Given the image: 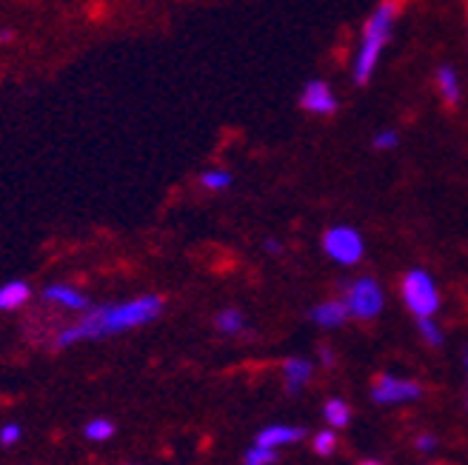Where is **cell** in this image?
<instances>
[{"label": "cell", "mask_w": 468, "mask_h": 465, "mask_svg": "<svg viewBox=\"0 0 468 465\" xmlns=\"http://www.w3.org/2000/svg\"><path fill=\"white\" fill-rule=\"evenodd\" d=\"M32 297V286L27 280H9L0 286V312H17Z\"/></svg>", "instance_id": "obj_9"}, {"label": "cell", "mask_w": 468, "mask_h": 465, "mask_svg": "<svg viewBox=\"0 0 468 465\" xmlns=\"http://www.w3.org/2000/svg\"><path fill=\"white\" fill-rule=\"evenodd\" d=\"M363 238L357 228L351 226H332L323 235V251L340 266H355L363 258Z\"/></svg>", "instance_id": "obj_4"}, {"label": "cell", "mask_w": 468, "mask_h": 465, "mask_svg": "<svg viewBox=\"0 0 468 465\" xmlns=\"http://www.w3.org/2000/svg\"><path fill=\"white\" fill-rule=\"evenodd\" d=\"M363 465H378V462H363Z\"/></svg>", "instance_id": "obj_27"}, {"label": "cell", "mask_w": 468, "mask_h": 465, "mask_svg": "<svg viewBox=\"0 0 468 465\" xmlns=\"http://www.w3.org/2000/svg\"><path fill=\"white\" fill-rule=\"evenodd\" d=\"M215 325H218V332H223V334H240L246 329V317H243L240 309H223L215 317Z\"/></svg>", "instance_id": "obj_14"}, {"label": "cell", "mask_w": 468, "mask_h": 465, "mask_svg": "<svg viewBox=\"0 0 468 465\" xmlns=\"http://www.w3.org/2000/svg\"><path fill=\"white\" fill-rule=\"evenodd\" d=\"M335 446H337V439H335L332 431H320V434L314 437V451H317V454H332Z\"/></svg>", "instance_id": "obj_20"}, {"label": "cell", "mask_w": 468, "mask_h": 465, "mask_svg": "<svg viewBox=\"0 0 468 465\" xmlns=\"http://www.w3.org/2000/svg\"><path fill=\"white\" fill-rule=\"evenodd\" d=\"M23 437V428L17 426V423H6L4 428H0V446H15L17 443V439Z\"/></svg>", "instance_id": "obj_21"}, {"label": "cell", "mask_w": 468, "mask_h": 465, "mask_svg": "<svg viewBox=\"0 0 468 465\" xmlns=\"http://www.w3.org/2000/svg\"><path fill=\"white\" fill-rule=\"evenodd\" d=\"M86 439H91V443H106V439L114 437V423L112 420H103V417H98V420H89L86 423Z\"/></svg>", "instance_id": "obj_16"}, {"label": "cell", "mask_w": 468, "mask_h": 465, "mask_svg": "<svg viewBox=\"0 0 468 465\" xmlns=\"http://www.w3.org/2000/svg\"><path fill=\"white\" fill-rule=\"evenodd\" d=\"M394 146H397V132L386 129L374 134V149H394Z\"/></svg>", "instance_id": "obj_22"}, {"label": "cell", "mask_w": 468, "mask_h": 465, "mask_svg": "<svg viewBox=\"0 0 468 465\" xmlns=\"http://www.w3.org/2000/svg\"><path fill=\"white\" fill-rule=\"evenodd\" d=\"M263 248H266L269 254H280V251H283V246H280V240H274V238H269V240L263 243Z\"/></svg>", "instance_id": "obj_24"}, {"label": "cell", "mask_w": 468, "mask_h": 465, "mask_svg": "<svg viewBox=\"0 0 468 465\" xmlns=\"http://www.w3.org/2000/svg\"><path fill=\"white\" fill-rule=\"evenodd\" d=\"M9 40H15V32L12 29H0V43H9Z\"/></svg>", "instance_id": "obj_25"}, {"label": "cell", "mask_w": 468, "mask_h": 465, "mask_svg": "<svg viewBox=\"0 0 468 465\" xmlns=\"http://www.w3.org/2000/svg\"><path fill=\"white\" fill-rule=\"evenodd\" d=\"M303 428H289V426H269L257 434L254 446H263V449H277V446H289V443H297L303 439Z\"/></svg>", "instance_id": "obj_10"}, {"label": "cell", "mask_w": 468, "mask_h": 465, "mask_svg": "<svg viewBox=\"0 0 468 465\" xmlns=\"http://www.w3.org/2000/svg\"><path fill=\"white\" fill-rule=\"evenodd\" d=\"M320 360H323L325 365H332V360H335V357H332V352H329V348H323V352H320Z\"/></svg>", "instance_id": "obj_26"}, {"label": "cell", "mask_w": 468, "mask_h": 465, "mask_svg": "<svg viewBox=\"0 0 468 465\" xmlns=\"http://www.w3.org/2000/svg\"><path fill=\"white\" fill-rule=\"evenodd\" d=\"M397 6L394 0H386L378 9L371 12L366 29H363V40H360V49H357V58H355V83L363 86L368 83L374 66H378L386 43L391 37V29H394V17H397Z\"/></svg>", "instance_id": "obj_2"}, {"label": "cell", "mask_w": 468, "mask_h": 465, "mask_svg": "<svg viewBox=\"0 0 468 465\" xmlns=\"http://www.w3.org/2000/svg\"><path fill=\"white\" fill-rule=\"evenodd\" d=\"M465 368H468V357H465Z\"/></svg>", "instance_id": "obj_28"}, {"label": "cell", "mask_w": 468, "mask_h": 465, "mask_svg": "<svg viewBox=\"0 0 468 465\" xmlns=\"http://www.w3.org/2000/svg\"><path fill=\"white\" fill-rule=\"evenodd\" d=\"M166 303H163L160 294H140L132 300H123V303H106V306H95L86 309L80 314V320H75L72 325L58 332L55 345L58 348H69L78 343H89V340H106L114 334H123L132 329H144V325L154 322Z\"/></svg>", "instance_id": "obj_1"}, {"label": "cell", "mask_w": 468, "mask_h": 465, "mask_svg": "<svg viewBox=\"0 0 468 465\" xmlns=\"http://www.w3.org/2000/svg\"><path fill=\"white\" fill-rule=\"evenodd\" d=\"M277 460L274 449H263V446H254L246 451V465H271Z\"/></svg>", "instance_id": "obj_18"}, {"label": "cell", "mask_w": 468, "mask_h": 465, "mask_svg": "<svg viewBox=\"0 0 468 465\" xmlns=\"http://www.w3.org/2000/svg\"><path fill=\"white\" fill-rule=\"evenodd\" d=\"M423 388L411 380H397V377H388L383 375L378 383H374V391L371 397L378 403H409V400H417Z\"/></svg>", "instance_id": "obj_6"}, {"label": "cell", "mask_w": 468, "mask_h": 465, "mask_svg": "<svg viewBox=\"0 0 468 465\" xmlns=\"http://www.w3.org/2000/svg\"><path fill=\"white\" fill-rule=\"evenodd\" d=\"M283 375H286V388L292 394H297L303 386L309 383V377H312V363L303 360V357H292V360L283 363Z\"/></svg>", "instance_id": "obj_12"}, {"label": "cell", "mask_w": 468, "mask_h": 465, "mask_svg": "<svg viewBox=\"0 0 468 465\" xmlns=\"http://www.w3.org/2000/svg\"><path fill=\"white\" fill-rule=\"evenodd\" d=\"M43 300H46V303H55V306L66 309V312H80L83 314L86 309H91V300L80 289L69 286V283H52V286H46L43 289Z\"/></svg>", "instance_id": "obj_8"}, {"label": "cell", "mask_w": 468, "mask_h": 465, "mask_svg": "<svg viewBox=\"0 0 468 465\" xmlns=\"http://www.w3.org/2000/svg\"><path fill=\"white\" fill-rule=\"evenodd\" d=\"M420 334L426 337L429 345H440V343H442V334H440V329L434 325L431 317H420Z\"/></svg>", "instance_id": "obj_19"}, {"label": "cell", "mask_w": 468, "mask_h": 465, "mask_svg": "<svg viewBox=\"0 0 468 465\" xmlns=\"http://www.w3.org/2000/svg\"><path fill=\"white\" fill-rule=\"evenodd\" d=\"M300 106L312 114H332V111H337V98L325 80H309L306 86H303Z\"/></svg>", "instance_id": "obj_7"}, {"label": "cell", "mask_w": 468, "mask_h": 465, "mask_svg": "<svg viewBox=\"0 0 468 465\" xmlns=\"http://www.w3.org/2000/svg\"><path fill=\"white\" fill-rule=\"evenodd\" d=\"M417 449H420V451H431V449H434V437H431V434H423V437L417 439Z\"/></svg>", "instance_id": "obj_23"}, {"label": "cell", "mask_w": 468, "mask_h": 465, "mask_svg": "<svg viewBox=\"0 0 468 465\" xmlns=\"http://www.w3.org/2000/svg\"><path fill=\"white\" fill-rule=\"evenodd\" d=\"M403 300L406 306L417 314V317H431L440 306V294H437V286L429 277V271L423 269H414L406 274L403 280Z\"/></svg>", "instance_id": "obj_3"}, {"label": "cell", "mask_w": 468, "mask_h": 465, "mask_svg": "<svg viewBox=\"0 0 468 465\" xmlns=\"http://www.w3.org/2000/svg\"><path fill=\"white\" fill-rule=\"evenodd\" d=\"M343 303H346L348 314H355L357 320H371L383 309V289L374 283L371 277H360V280L346 286Z\"/></svg>", "instance_id": "obj_5"}, {"label": "cell", "mask_w": 468, "mask_h": 465, "mask_svg": "<svg viewBox=\"0 0 468 465\" xmlns=\"http://www.w3.org/2000/svg\"><path fill=\"white\" fill-rule=\"evenodd\" d=\"M231 183H234V177L226 169H206L200 174V185L206 192H226V189H231Z\"/></svg>", "instance_id": "obj_15"}, {"label": "cell", "mask_w": 468, "mask_h": 465, "mask_svg": "<svg viewBox=\"0 0 468 465\" xmlns=\"http://www.w3.org/2000/svg\"><path fill=\"white\" fill-rule=\"evenodd\" d=\"M437 86L442 91V98H446V103H460V83H457V75L452 66H440L437 72Z\"/></svg>", "instance_id": "obj_13"}, {"label": "cell", "mask_w": 468, "mask_h": 465, "mask_svg": "<svg viewBox=\"0 0 468 465\" xmlns=\"http://www.w3.org/2000/svg\"><path fill=\"white\" fill-rule=\"evenodd\" d=\"M348 317V309L343 300H329V303H320L312 309V320L323 329H335V325H343Z\"/></svg>", "instance_id": "obj_11"}, {"label": "cell", "mask_w": 468, "mask_h": 465, "mask_svg": "<svg viewBox=\"0 0 468 465\" xmlns=\"http://www.w3.org/2000/svg\"><path fill=\"white\" fill-rule=\"evenodd\" d=\"M323 414H325V420H329L332 426H337V428L348 426V420H351V411H348V406L343 400H329L323 408Z\"/></svg>", "instance_id": "obj_17"}]
</instances>
